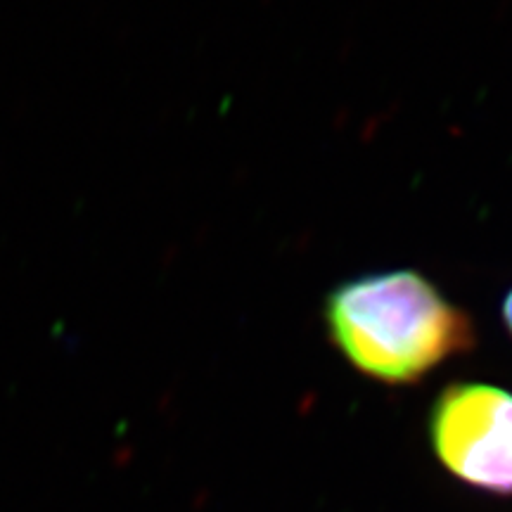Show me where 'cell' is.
<instances>
[{"label":"cell","instance_id":"1","mask_svg":"<svg viewBox=\"0 0 512 512\" xmlns=\"http://www.w3.org/2000/svg\"><path fill=\"white\" fill-rule=\"evenodd\" d=\"M323 316L339 354L358 373L387 384L420 382L477 344L467 311L411 268L337 285L325 297Z\"/></svg>","mask_w":512,"mask_h":512},{"label":"cell","instance_id":"2","mask_svg":"<svg viewBox=\"0 0 512 512\" xmlns=\"http://www.w3.org/2000/svg\"><path fill=\"white\" fill-rule=\"evenodd\" d=\"M432 448L451 475L512 496V392L489 382L448 384L430 413Z\"/></svg>","mask_w":512,"mask_h":512},{"label":"cell","instance_id":"3","mask_svg":"<svg viewBox=\"0 0 512 512\" xmlns=\"http://www.w3.org/2000/svg\"><path fill=\"white\" fill-rule=\"evenodd\" d=\"M501 318H503V325H505V330L510 332V337H512V290L505 294V299H503V306H501Z\"/></svg>","mask_w":512,"mask_h":512}]
</instances>
